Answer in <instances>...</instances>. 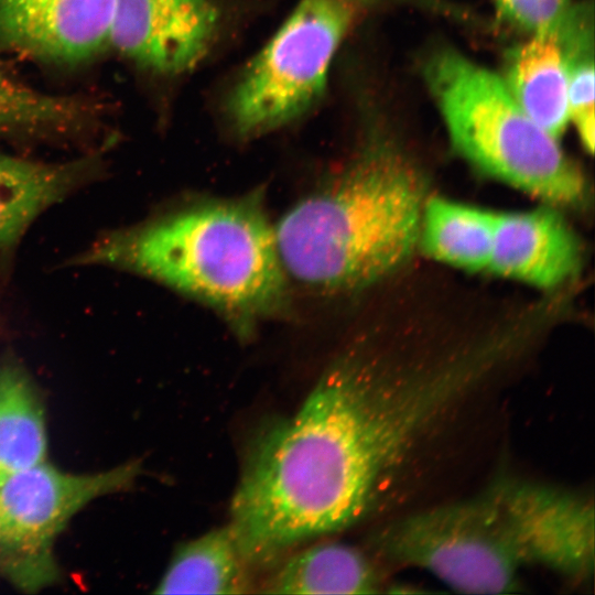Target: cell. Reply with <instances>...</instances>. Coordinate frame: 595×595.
<instances>
[{
  "label": "cell",
  "instance_id": "1",
  "mask_svg": "<svg viewBox=\"0 0 595 595\" xmlns=\"http://www.w3.org/2000/svg\"><path fill=\"white\" fill-rule=\"evenodd\" d=\"M415 389L357 356L332 364L300 407L253 439L229 527L250 566L375 512L420 447Z\"/></svg>",
  "mask_w": 595,
  "mask_h": 595
},
{
  "label": "cell",
  "instance_id": "2",
  "mask_svg": "<svg viewBox=\"0 0 595 595\" xmlns=\"http://www.w3.org/2000/svg\"><path fill=\"white\" fill-rule=\"evenodd\" d=\"M80 261L160 282L221 313L242 334L286 305L274 225L251 198L201 202L118 230Z\"/></svg>",
  "mask_w": 595,
  "mask_h": 595
},
{
  "label": "cell",
  "instance_id": "3",
  "mask_svg": "<svg viewBox=\"0 0 595 595\" xmlns=\"http://www.w3.org/2000/svg\"><path fill=\"white\" fill-rule=\"evenodd\" d=\"M424 187L415 166L374 139L274 225L288 278L318 292L366 286L419 241Z\"/></svg>",
  "mask_w": 595,
  "mask_h": 595
},
{
  "label": "cell",
  "instance_id": "4",
  "mask_svg": "<svg viewBox=\"0 0 595 595\" xmlns=\"http://www.w3.org/2000/svg\"><path fill=\"white\" fill-rule=\"evenodd\" d=\"M424 77L452 144L466 160L550 203L583 197L580 170L558 139L520 108L499 74L442 48L428 60Z\"/></svg>",
  "mask_w": 595,
  "mask_h": 595
},
{
  "label": "cell",
  "instance_id": "5",
  "mask_svg": "<svg viewBox=\"0 0 595 595\" xmlns=\"http://www.w3.org/2000/svg\"><path fill=\"white\" fill-rule=\"evenodd\" d=\"M375 549L469 594L516 592L523 569L489 489L403 516L383 527Z\"/></svg>",
  "mask_w": 595,
  "mask_h": 595
},
{
  "label": "cell",
  "instance_id": "6",
  "mask_svg": "<svg viewBox=\"0 0 595 595\" xmlns=\"http://www.w3.org/2000/svg\"><path fill=\"white\" fill-rule=\"evenodd\" d=\"M354 17L349 0H301L252 60L228 100L241 137L292 122L324 94L327 74Z\"/></svg>",
  "mask_w": 595,
  "mask_h": 595
},
{
  "label": "cell",
  "instance_id": "7",
  "mask_svg": "<svg viewBox=\"0 0 595 595\" xmlns=\"http://www.w3.org/2000/svg\"><path fill=\"white\" fill-rule=\"evenodd\" d=\"M136 463L75 474L46 461L0 484V577L39 592L56 582L54 544L68 521L93 500L127 488Z\"/></svg>",
  "mask_w": 595,
  "mask_h": 595
},
{
  "label": "cell",
  "instance_id": "8",
  "mask_svg": "<svg viewBox=\"0 0 595 595\" xmlns=\"http://www.w3.org/2000/svg\"><path fill=\"white\" fill-rule=\"evenodd\" d=\"M523 566L575 582L592 577L594 504L583 494L536 480L504 478L488 487Z\"/></svg>",
  "mask_w": 595,
  "mask_h": 595
},
{
  "label": "cell",
  "instance_id": "9",
  "mask_svg": "<svg viewBox=\"0 0 595 595\" xmlns=\"http://www.w3.org/2000/svg\"><path fill=\"white\" fill-rule=\"evenodd\" d=\"M217 19L210 0H115L108 46L151 71L181 73L205 55Z\"/></svg>",
  "mask_w": 595,
  "mask_h": 595
},
{
  "label": "cell",
  "instance_id": "10",
  "mask_svg": "<svg viewBox=\"0 0 595 595\" xmlns=\"http://www.w3.org/2000/svg\"><path fill=\"white\" fill-rule=\"evenodd\" d=\"M115 0H0V46L76 63L108 47Z\"/></svg>",
  "mask_w": 595,
  "mask_h": 595
},
{
  "label": "cell",
  "instance_id": "11",
  "mask_svg": "<svg viewBox=\"0 0 595 595\" xmlns=\"http://www.w3.org/2000/svg\"><path fill=\"white\" fill-rule=\"evenodd\" d=\"M575 232L552 208L496 213L489 270L540 288L564 282L578 268Z\"/></svg>",
  "mask_w": 595,
  "mask_h": 595
},
{
  "label": "cell",
  "instance_id": "12",
  "mask_svg": "<svg viewBox=\"0 0 595 595\" xmlns=\"http://www.w3.org/2000/svg\"><path fill=\"white\" fill-rule=\"evenodd\" d=\"M520 108L559 139L570 123L567 76L555 33L529 35L509 48L500 75Z\"/></svg>",
  "mask_w": 595,
  "mask_h": 595
},
{
  "label": "cell",
  "instance_id": "13",
  "mask_svg": "<svg viewBox=\"0 0 595 595\" xmlns=\"http://www.w3.org/2000/svg\"><path fill=\"white\" fill-rule=\"evenodd\" d=\"M93 172L91 161L40 163L0 155V249L10 250L41 213Z\"/></svg>",
  "mask_w": 595,
  "mask_h": 595
},
{
  "label": "cell",
  "instance_id": "14",
  "mask_svg": "<svg viewBox=\"0 0 595 595\" xmlns=\"http://www.w3.org/2000/svg\"><path fill=\"white\" fill-rule=\"evenodd\" d=\"M261 586L269 594H374L381 581L363 551L325 542L292 553Z\"/></svg>",
  "mask_w": 595,
  "mask_h": 595
},
{
  "label": "cell",
  "instance_id": "15",
  "mask_svg": "<svg viewBox=\"0 0 595 595\" xmlns=\"http://www.w3.org/2000/svg\"><path fill=\"white\" fill-rule=\"evenodd\" d=\"M249 567L230 527L218 528L175 550L154 593H249Z\"/></svg>",
  "mask_w": 595,
  "mask_h": 595
},
{
  "label": "cell",
  "instance_id": "16",
  "mask_svg": "<svg viewBox=\"0 0 595 595\" xmlns=\"http://www.w3.org/2000/svg\"><path fill=\"white\" fill-rule=\"evenodd\" d=\"M47 431L40 394L23 368L0 365V484L46 461Z\"/></svg>",
  "mask_w": 595,
  "mask_h": 595
},
{
  "label": "cell",
  "instance_id": "17",
  "mask_svg": "<svg viewBox=\"0 0 595 595\" xmlns=\"http://www.w3.org/2000/svg\"><path fill=\"white\" fill-rule=\"evenodd\" d=\"M495 214L442 197L425 199L418 245L432 258L451 266L488 269Z\"/></svg>",
  "mask_w": 595,
  "mask_h": 595
},
{
  "label": "cell",
  "instance_id": "18",
  "mask_svg": "<svg viewBox=\"0 0 595 595\" xmlns=\"http://www.w3.org/2000/svg\"><path fill=\"white\" fill-rule=\"evenodd\" d=\"M555 35L566 68L570 122L574 125L585 149L592 153L595 142L593 4L573 3Z\"/></svg>",
  "mask_w": 595,
  "mask_h": 595
},
{
  "label": "cell",
  "instance_id": "19",
  "mask_svg": "<svg viewBox=\"0 0 595 595\" xmlns=\"http://www.w3.org/2000/svg\"><path fill=\"white\" fill-rule=\"evenodd\" d=\"M86 115L84 102L37 91L0 69V132L75 128Z\"/></svg>",
  "mask_w": 595,
  "mask_h": 595
},
{
  "label": "cell",
  "instance_id": "20",
  "mask_svg": "<svg viewBox=\"0 0 595 595\" xmlns=\"http://www.w3.org/2000/svg\"><path fill=\"white\" fill-rule=\"evenodd\" d=\"M496 13L528 35L555 33L571 10L572 0H494Z\"/></svg>",
  "mask_w": 595,
  "mask_h": 595
},
{
  "label": "cell",
  "instance_id": "21",
  "mask_svg": "<svg viewBox=\"0 0 595 595\" xmlns=\"http://www.w3.org/2000/svg\"><path fill=\"white\" fill-rule=\"evenodd\" d=\"M349 1L377 2V1H383V0H349ZM399 1H409V2H413V3H419V4H423L424 7H426L429 9L441 10L443 12H447V11L451 10V8L446 4V2H444L442 0H399ZM451 12H453V11H451Z\"/></svg>",
  "mask_w": 595,
  "mask_h": 595
}]
</instances>
